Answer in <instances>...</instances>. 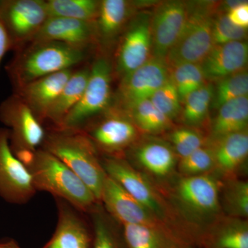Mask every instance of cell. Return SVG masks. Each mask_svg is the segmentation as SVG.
<instances>
[{
  "label": "cell",
  "instance_id": "24",
  "mask_svg": "<svg viewBox=\"0 0 248 248\" xmlns=\"http://www.w3.org/2000/svg\"><path fill=\"white\" fill-rule=\"evenodd\" d=\"M248 97L233 99L221 106L210 120L207 131L209 141L248 130Z\"/></svg>",
  "mask_w": 248,
  "mask_h": 248
},
{
  "label": "cell",
  "instance_id": "2",
  "mask_svg": "<svg viewBox=\"0 0 248 248\" xmlns=\"http://www.w3.org/2000/svg\"><path fill=\"white\" fill-rule=\"evenodd\" d=\"M220 182L213 174L184 177L177 173L157 187L184 221L200 234L202 241L204 230L223 214L218 197Z\"/></svg>",
  "mask_w": 248,
  "mask_h": 248
},
{
  "label": "cell",
  "instance_id": "7",
  "mask_svg": "<svg viewBox=\"0 0 248 248\" xmlns=\"http://www.w3.org/2000/svg\"><path fill=\"white\" fill-rule=\"evenodd\" d=\"M112 63L100 55L90 67L87 84L79 102L68 113L59 129L80 130L112 105Z\"/></svg>",
  "mask_w": 248,
  "mask_h": 248
},
{
  "label": "cell",
  "instance_id": "5",
  "mask_svg": "<svg viewBox=\"0 0 248 248\" xmlns=\"http://www.w3.org/2000/svg\"><path fill=\"white\" fill-rule=\"evenodd\" d=\"M43 149L58 158L88 186L101 203L107 174L95 147L80 130L59 129L46 134Z\"/></svg>",
  "mask_w": 248,
  "mask_h": 248
},
{
  "label": "cell",
  "instance_id": "16",
  "mask_svg": "<svg viewBox=\"0 0 248 248\" xmlns=\"http://www.w3.org/2000/svg\"><path fill=\"white\" fill-rule=\"evenodd\" d=\"M188 2L169 0L159 3L151 14L153 57L164 60L177 43L185 26Z\"/></svg>",
  "mask_w": 248,
  "mask_h": 248
},
{
  "label": "cell",
  "instance_id": "29",
  "mask_svg": "<svg viewBox=\"0 0 248 248\" xmlns=\"http://www.w3.org/2000/svg\"><path fill=\"white\" fill-rule=\"evenodd\" d=\"M219 204L227 216L248 219V182L241 177L220 180Z\"/></svg>",
  "mask_w": 248,
  "mask_h": 248
},
{
  "label": "cell",
  "instance_id": "34",
  "mask_svg": "<svg viewBox=\"0 0 248 248\" xmlns=\"http://www.w3.org/2000/svg\"><path fill=\"white\" fill-rule=\"evenodd\" d=\"M182 104L187 95L206 84L200 63H186L169 69Z\"/></svg>",
  "mask_w": 248,
  "mask_h": 248
},
{
  "label": "cell",
  "instance_id": "9",
  "mask_svg": "<svg viewBox=\"0 0 248 248\" xmlns=\"http://www.w3.org/2000/svg\"><path fill=\"white\" fill-rule=\"evenodd\" d=\"M134 169L160 186L177 174L179 156L160 136L142 135L124 154Z\"/></svg>",
  "mask_w": 248,
  "mask_h": 248
},
{
  "label": "cell",
  "instance_id": "8",
  "mask_svg": "<svg viewBox=\"0 0 248 248\" xmlns=\"http://www.w3.org/2000/svg\"><path fill=\"white\" fill-rule=\"evenodd\" d=\"M80 129L103 156H123L142 134L128 115L110 107Z\"/></svg>",
  "mask_w": 248,
  "mask_h": 248
},
{
  "label": "cell",
  "instance_id": "25",
  "mask_svg": "<svg viewBox=\"0 0 248 248\" xmlns=\"http://www.w3.org/2000/svg\"><path fill=\"white\" fill-rule=\"evenodd\" d=\"M90 74V68L85 67L74 71L47 112L46 120H49L60 128L63 120L77 104L84 93Z\"/></svg>",
  "mask_w": 248,
  "mask_h": 248
},
{
  "label": "cell",
  "instance_id": "3",
  "mask_svg": "<svg viewBox=\"0 0 248 248\" xmlns=\"http://www.w3.org/2000/svg\"><path fill=\"white\" fill-rule=\"evenodd\" d=\"M86 52L61 42L36 41L17 50L5 68L16 91L44 77L73 69L84 61Z\"/></svg>",
  "mask_w": 248,
  "mask_h": 248
},
{
  "label": "cell",
  "instance_id": "13",
  "mask_svg": "<svg viewBox=\"0 0 248 248\" xmlns=\"http://www.w3.org/2000/svg\"><path fill=\"white\" fill-rule=\"evenodd\" d=\"M169 76L165 60L152 57L146 63L120 79L111 106L127 112L139 103L151 99Z\"/></svg>",
  "mask_w": 248,
  "mask_h": 248
},
{
  "label": "cell",
  "instance_id": "38",
  "mask_svg": "<svg viewBox=\"0 0 248 248\" xmlns=\"http://www.w3.org/2000/svg\"><path fill=\"white\" fill-rule=\"evenodd\" d=\"M226 14L228 19L235 26L248 29V1H234V3H232L231 6H228Z\"/></svg>",
  "mask_w": 248,
  "mask_h": 248
},
{
  "label": "cell",
  "instance_id": "19",
  "mask_svg": "<svg viewBox=\"0 0 248 248\" xmlns=\"http://www.w3.org/2000/svg\"><path fill=\"white\" fill-rule=\"evenodd\" d=\"M248 60L247 41L214 46L200 63L207 82L215 83L246 69Z\"/></svg>",
  "mask_w": 248,
  "mask_h": 248
},
{
  "label": "cell",
  "instance_id": "35",
  "mask_svg": "<svg viewBox=\"0 0 248 248\" xmlns=\"http://www.w3.org/2000/svg\"><path fill=\"white\" fill-rule=\"evenodd\" d=\"M215 161L213 151L209 144L199 148L178 161L177 171L179 175L195 177L213 174Z\"/></svg>",
  "mask_w": 248,
  "mask_h": 248
},
{
  "label": "cell",
  "instance_id": "6",
  "mask_svg": "<svg viewBox=\"0 0 248 248\" xmlns=\"http://www.w3.org/2000/svg\"><path fill=\"white\" fill-rule=\"evenodd\" d=\"M220 3L189 1L185 26L164 60L169 69L186 63H201L214 46V20Z\"/></svg>",
  "mask_w": 248,
  "mask_h": 248
},
{
  "label": "cell",
  "instance_id": "37",
  "mask_svg": "<svg viewBox=\"0 0 248 248\" xmlns=\"http://www.w3.org/2000/svg\"><path fill=\"white\" fill-rule=\"evenodd\" d=\"M247 29L236 27L227 17L226 13H217L213 29L214 46L246 41Z\"/></svg>",
  "mask_w": 248,
  "mask_h": 248
},
{
  "label": "cell",
  "instance_id": "26",
  "mask_svg": "<svg viewBox=\"0 0 248 248\" xmlns=\"http://www.w3.org/2000/svg\"><path fill=\"white\" fill-rule=\"evenodd\" d=\"M213 91V83L207 82L187 95L182 103V111L178 118L180 124L203 130L207 134Z\"/></svg>",
  "mask_w": 248,
  "mask_h": 248
},
{
  "label": "cell",
  "instance_id": "11",
  "mask_svg": "<svg viewBox=\"0 0 248 248\" xmlns=\"http://www.w3.org/2000/svg\"><path fill=\"white\" fill-rule=\"evenodd\" d=\"M0 122L7 126L10 145L16 156L33 153L43 143L46 133L42 123L16 93L0 104Z\"/></svg>",
  "mask_w": 248,
  "mask_h": 248
},
{
  "label": "cell",
  "instance_id": "21",
  "mask_svg": "<svg viewBox=\"0 0 248 248\" xmlns=\"http://www.w3.org/2000/svg\"><path fill=\"white\" fill-rule=\"evenodd\" d=\"M74 70L68 69L44 77L15 91L30 108L41 123Z\"/></svg>",
  "mask_w": 248,
  "mask_h": 248
},
{
  "label": "cell",
  "instance_id": "22",
  "mask_svg": "<svg viewBox=\"0 0 248 248\" xmlns=\"http://www.w3.org/2000/svg\"><path fill=\"white\" fill-rule=\"evenodd\" d=\"M200 248H248V219L222 214L204 230Z\"/></svg>",
  "mask_w": 248,
  "mask_h": 248
},
{
  "label": "cell",
  "instance_id": "39",
  "mask_svg": "<svg viewBox=\"0 0 248 248\" xmlns=\"http://www.w3.org/2000/svg\"><path fill=\"white\" fill-rule=\"evenodd\" d=\"M11 50V42L9 36L3 27L2 23L0 21V63L5 55V54Z\"/></svg>",
  "mask_w": 248,
  "mask_h": 248
},
{
  "label": "cell",
  "instance_id": "32",
  "mask_svg": "<svg viewBox=\"0 0 248 248\" xmlns=\"http://www.w3.org/2000/svg\"><path fill=\"white\" fill-rule=\"evenodd\" d=\"M160 137L169 142L179 159L205 146L209 141L208 135L203 130L182 124H174L172 128Z\"/></svg>",
  "mask_w": 248,
  "mask_h": 248
},
{
  "label": "cell",
  "instance_id": "36",
  "mask_svg": "<svg viewBox=\"0 0 248 248\" xmlns=\"http://www.w3.org/2000/svg\"><path fill=\"white\" fill-rule=\"evenodd\" d=\"M150 100L158 110L172 122L179 118L182 111V104L177 88L170 76L153 94Z\"/></svg>",
  "mask_w": 248,
  "mask_h": 248
},
{
  "label": "cell",
  "instance_id": "40",
  "mask_svg": "<svg viewBox=\"0 0 248 248\" xmlns=\"http://www.w3.org/2000/svg\"><path fill=\"white\" fill-rule=\"evenodd\" d=\"M0 248H18L13 243H0Z\"/></svg>",
  "mask_w": 248,
  "mask_h": 248
},
{
  "label": "cell",
  "instance_id": "30",
  "mask_svg": "<svg viewBox=\"0 0 248 248\" xmlns=\"http://www.w3.org/2000/svg\"><path fill=\"white\" fill-rule=\"evenodd\" d=\"M143 135L162 136L174 126V122L155 108L150 99L124 112Z\"/></svg>",
  "mask_w": 248,
  "mask_h": 248
},
{
  "label": "cell",
  "instance_id": "31",
  "mask_svg": "<svg viewBox=\"0 0 248 248\" xmlns=\"http://www.w3.org/2000/svg\"><path fill=\"white\" fill-rule=\"evenodd\" d=\"M100 1L97 0H48L46 1L49 17H59L94 22Z\"/></svg>",
  "mask_w": 248,
  "mask_h": 248
},
{
  "label": "cell",
  "instance_id": "33",
  "mask_svg": "<svg viewBox=\"0 0 248 248\" xmlns=\"http://www.w3.org/2000/svg\"><path fill=\"white\" fill-rule=\"evenodd\" d=\"M215 84L211 108L217 110L221 106L230 101L237 98L248 97L247 68L218 80Z\"/></svg>",
  "mask_w": 248,
  "mask_h": 248
},
{
  "label": "cell",
  "instance_id": "18",
  "mask_svg": "<svg viewBox=\"0 0 248 248\" xmlns=\"http://www.w3.org/2000/svg\"><path fill=\"white\" fill-rule=\"evenodd\" d=\"M36 41L61 42L75 48L87 50L90 46L96 44L94 22L49 17L32 42Z\"/></svg>",
  "mask_w": 248,
  "mask_h": 248
},
{
  "label": "cell",
  "instance_id": "10",
  "mask_svg": "<svg viewBox=\"0 0 248 248\" xmlns=\"http://www.w3.org/2000/svg\"><path fill=\"white\" fill-rule=\"evenodd\" d=\"M48 18L44 0H0V21L11 50L17 51L31 43Z\"/></svg>",
  "mask_w": 248,
  "mask_h": 248
},
{
  "label": "cell",
  "instance_id": "28",
  "mask_svg": "<svg viewBox=\"0 0 248 248\" xmlns=\"http://www.w3.org/2000/svg\"><path fill=\"white\" fill-rule=\"evenodd\" d=\"M90 213L94 228L93 248H128L122 224L106 211L102 204H97Z\"/></svg>",
  "mask_w": 248,
  "mask_h": 248
},
{
  "label": "cell",
  "instance_id": "20",
  "mask_svg": "<svg viewBox=\"0 0 248 248\" xmlns=\"http://www.w3.org/2000/svg\"><path fill=\"white\" fill-rule=\"evenodd\" d=\"M133 3L125 0H102L94 22L96 44L103 48H110L118 42L134 17Z\"/></svg>",
  "mask_w": 248,
  "mask_h": 248
},
{
  "label": "cell",
  "instance_id": "4",
  "mask_svg": "<svg viewBox=\"0 0 248 248\" xmlns=\"http://www.w3.org/2000/svg\"><path fill=\"white\" fill-rule=\"evenodd\" d=\"M24 164L36 190L49 192L81 211L91 213L100 203L76 173L43 148L34 152Z\"/></svg>",
  "mask_w": 248,
  "mask_h": 248
},
{
  "label": "cell",
  "instance_id": "27",
  "mask_svg": "<svg viewBox=\"0 0 248 248\" xmlns=\"http://www.w3.org/2000/svg\"><path fill=\"white\" fill-rule=\"evenodd\" d=\"M128 248H195L166 232L137 225H122Z\"/></svg>",
  "mask_w": 248,
  "mask_h": 248
},
{
  "label": "cell",
  "instance_id": "1",
  "mask_svg": "<svg viewBox=\"0 0 248 248\" xmlns=\"http://www.w3.org/2000/svg\"><path fill=\"white\" fill-rule=\"evenodd\" d=\"M105 172L155 217L170 228L179 239L200 248V234L184 221L156 184L132 167L124 156L100 158Z\"/></svg>",
  "mask_w": 248,
  "mask_h": 248
},
{
  "label": "cell",
  "instance_id": "23",
  "mask_svg": "<svg viewBox=\"0 0 248 248\" xmlns=\"http://www.w3.org/2000/svg\"><path fill=\"white\" fill-rule=\"evenodd\" d=\"M91 241L84 220L73 209L60 203L56 231L46 248H89Z\"/></svg>",
  "mask_w": 248,
  "mask_h": 248
},
{
  "label": "cell",
  "instance_id": "17",
  "mask_svg": "<svg viewBox=\"0 0 248 248\" xmlns=\"http://www.w3.org/2000/svg\"><path fill=\"white\" fill-rule=\"evenodd\" d=\"M213 151L215 170L220 180L240 177L248 156V130L208 141Z\"/></svg>",
  "mask_w": 248,
  "mask_h": 248
},
{
  "label": "cell",
  "instance_id": "12",
  "mask_svg": "<svg viewBox=\"0 0 248 248\" xmlns=\"http://www.w3.org/2000/svg\"><path fill=\"white\" fill-rule=\"evenodd\" d=\"M151 14L134 16L118 40L112 73L122 79L146 63L153 57Z\"/></svg>",
  "mask_w": 248,
  "mask_h": 248
},
{
  "label": "cell",
  "instance_id": "15",
  "mask_svg": "<svg viewBox=\"0 0 248 248\" xmlns=\"http://www.w3.org/2000/svg\"><path fill=\"white\" fill-rule=\"evenodd\" d=\"M101 203L120 224L148 227L179 238L167 225L150 213L107 174L103 186Z\"/></svg>",
  "mask_w": 248,
  "mask_h": 248
},
{
  "label": "cell",
  "instance_id": "14",
  "mask_svg": "<svg viewBox=\"0 0 248 248\" xmlns=\"http://www.w3.org/2000/svg\"><path fill=\"white\" fill-rule=\"evenodd\" d=\"M36 191L27 166L11 149L9 130L0 128V197L9 203L22 204Z\"/></svg>",
  "mask_w": 248,
  "mask_h": 248
}]
</instances>
